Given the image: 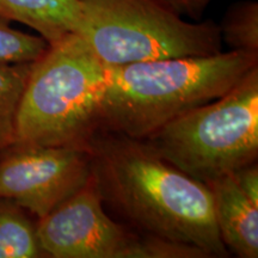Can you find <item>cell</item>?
Wrapping results in <instances>:
<instances>
[{
	"label": "cell",
	"instance_id": "obj_1",
	"mask_svg": "<svg viewBox=\"0 0 258 258\" xmlns=\"http://www.w3.org/2000/svg\"><path fill=\"white\" fill-rule=\"evenodd\" d=\"M103 201L153 237L226 257L208 185L177 169L144 140L109 132L85 141Z\"/></svg>",
	"mask_w": 258,
	"mask_h": 258
},
{
	"label": "cell",
	"instance_id": "obj_2",
	"mask_svg": "<svg viewBox=\"0 0 258 258\" xmlns=\"http://www.w3.org/2000/svg\"><path fill=\"white\" fill-rule=\"evenodd\" d=\"M258 66V53L233 50L110 66L96 124L145 140L192 109L226 95Z\"/></svg>",
	"mask_w": 258,
	"mask_h": 258
},
{
	"label": "cell",
	"instance_id": "obj_3",
	"mask_svg": "<svg viewBox=\"0 0 258 258\" xmlns=\"http://www.w3.org/2000/svg\"><path fill=\"white\" fill-rule=\"evenodd\" d=\"M110 66L78 35L49 44L32 62L17 115L16 143L85 144L93 128Z\"/></svg>",
	"mask_w": 258,
	"mask_h": 258
},
{
	"label": "cell",
	"instance_id": "obj_4",
	"mask_svg": "<svg viewBox=\"0 0 258 258\" xmlns=\"http://www.w3.org/2000/svg\"><path fill=\"white\" fill-rule=\"evenodd\" d=\"M144 141L164 160L206 185L254 163L258 66L226 95L178 116Z\"/></svg>",
	"mask_w": 258,
	"mask_h": 258
},
{
	"label": "cell",
	"instance_id": "obj_5",
	"mask_svg": "<svg viewBox=\"0 0 258 258\" xmlns=\"http://www.w3.org/2000/svg\"><path fill=\"white\" fill-rule=\"evenodd\" d=\"M76 31L109 66L221 53L220 27L189 23L164 0H80Z\"/></svg>",
	"mask_w": 258,
	"mask_h": 258
},
{
	"label": "cell",
	"instance_id": "obj_6",
	"mask_svg": "<svg viewBox=\"0 0 258 258\" xmlns=\"http://www.w3.org/2000/svg\"><path fill=\"white\" fill-rule=\"evenodd\" d=\"M85 144L43 146L15 143L0 151V199H9L37 219L91 180Z\"/></svg>",
	"mask_w": 258,
	"mask_h": 258
},
{
	"label": "cell",
	"instance_id": "obj_7",
	"mask_svg": "<svg viewBox=\"0 0 258 258\" xmlns=\"http://www.w3.org/2000/svg\"><path fill=\"white\" fill-rule=\"evenodd\" d=\"M37 237L44 256L54 258H141V238L106 214L91 180L44 218Z\"/></svg>",
	"mask_w": 258,
	"mask_h": 258
},
{
	"label": "cell",
	"instance_id": "obj_8",
	"mask_svg": "<svg viewBox=\"0 0 258 258\" xmlns=\"http://www.w3.org/2000/svg\"><path fill=\"white\" fill-rule=\"evenodd\" d=\"M226 249L240 258L258 257V203L247 198L232 173L207 184Z\"/></svg>",
	"mask_w": 258,
	"mask_h": 258
},
{
	"label": "cell",
	"instance_id": "obj_9",
	"mask_svg": "<svg viewBox=\"0 0 258 258\" xmlns=\"http://www.w3.org/2000/svg\"><path fill=\"white\" fill-rule=\"evenodd\" d=\"M80 9V0H0V18L28 25L53 44L76 31Z\"/></svg>",
	"mask_w": 258,
	"mask_h": 258
},
{
	"label": "cell",
	"instance_id": "obj_10",
	"mask_svg": "<svg viewBox=\"0 0 258 258\" xmlns=\"http://www.w3.org/2000/svg\"><path fill=\"white\" fill-rule=\"evenodd\" d=\"M35 225L23 207L0 199V258L43 257Z\"/></svg>",
	"mask_w": 258,
	"mask_h": 258
},
{
	"label": "cell",
	"instance_id": "obj_11",
	"mask_svg": "<svg viewBox=\"0 0 258 258\" xmlns=\"http://www.w3.org/2000/svg\"><path fill=\"white\" fill-rule=\"evenodd\" d=\"M32 62H0V151L16 143L17 115Z\"/></svg>",
	"mask_w": 258,
	"mask_h": 258
},
{
	"label": "cell",
	"instance_id": "obj_12",
	"mask_svg": "<svg viewBox=\"0 0 258 258\" xmlns=\"http://www.w3.org/2000/svg\"><path fill=\"white\" fill-rule=\"evenodd\" d=\"M221 37L233 50L258 53V4L244 2L228 10L220 27Z\"/></svg>",
	"mask_w": 258,
	"mask_h": 258
},
{
	"label": "cell",
	"instance_id": "obj_13",
	"mask_svg": "<svg viewBox=\"0 0 258 258\" xmlns=\"http://www.w3.org/2000/svg\"><path fill=\"white\" fill-rule=\"evenodd\" d=\"M48 42L41 36L25 34L9 25V21L0 18V62H34L46 53Z\"/></svg>",
	"mask_w": 258,
	"mask_h": 258
},
{
	"label": "cell",
	"instance_id": "obj_14",
	"mask_svg": "<svg viewBox=\"0 0 258 258\" xmlns=\"http://www.w3.org/2000/svg\"><path fill=\"white\" fill-rule=\"evenodd\" d=\"M235 182L251 201L258 203V167L256 163L240 167L232 173Z\"/></svg>",
	"mask_w": 258,
	"mask_h": 258
},
{
	"label": "cell",
	"instance_id": "obj_15",
	"mask_svg": "<svg viewBox=\"0 0 258 258\" xmlns=\"http://www.w3.org/2000/svg\"><path fill=\"white\" fill-rule=\"evenodd\" d=\"M164 2L179 15H188L191 18L198 19L201 17L202 12L207 8L211 0H164Z\"/></svg>",
	"mask_w": 258,
	"mask_h": 258
}]
</instances>
